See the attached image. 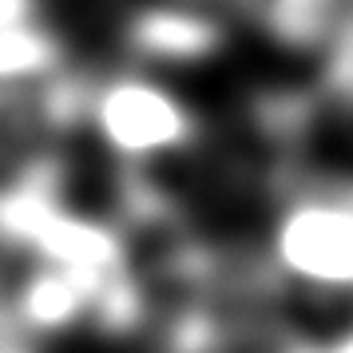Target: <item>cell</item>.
Instances as JSON below:
<instances>
[{
  "instance_id": "obj_9",
  "label": "cell",
  "mask_w": 353,
  "mask_h": 353,
  "mask_svg": "<svg viewBox=\"0 0 353 353\" xmlns=\"http://www.w3.org/2000/svg\"><path fill=\"white\" fill-rule=\"evenodd\" d=\"M187 4H203V8L223 12V17H226V8H254V0H187Z\"/></svg>"
},
{
  "instance_id": "obj_2",
  "label": "cell",
  "mask_w": 353,
  "mask_h": 353,
  "mask_svg": "<svg viewBox=\"0 0 353 353\" xmlns=\"http://www.w3.org/2000/svg\"><path fill=\"white\" fill-rule=\"evenodd\" d=\"M80 131L119 167L151 171L155 163L187 155L203 135V119L191 99L147 68H123L88 76Z\"/></svg>"
},
{
  "instance_id": "obj_5",
  "label": "cell",
  "mask_w": 353,
  "mask_h": 353,
  "mask_svg": "<svg viewBox=\"0 0 353 353\" xmlns=\"http://www.w3.org/2000/svg\"><path fill=\"white\" fill-rule=\"evenodd\" d=\"M68 68V48L40 17L0 24V88H32Z\"/></svg>"
},
{
  "instance_id": "obj_7",
  "label": "cell",
  "mask_w": 353,
  "mask_h": 353,
  "mask_svg": "<svg viewBox=\"0 0 353 353\" xmlns=\"http://www.w3.org/2000/svg\"><path fill=\"white\" fill-rule=\"evenodd\" d=\"M266 353H321V345L310 337H286V341H274Z\"/></svg>"
},
{
  "instance_id": "obj_8",
  "label": "cell",
  "mask_w": 353,
  "mask_h": 353,
  "mask_svg": "<svg viewBox=\"0 0 353 353\" xmlns=\"http://www.w3.org/2000/svg\"><path fill=\"white\" fill-rule=\"evenodd\" d=\"M321 353H353V321L345 325V330H337L334 341H318Z\"/></svg>"
},
{
  "instance_id": "obj_1",
  "label": "cell",
  "mask_w": 353,
  "mask_h": 353,
  "mask_svg": "<svg viewBox=\"0 0 353 353\" xmlns=\"http://www.w3.org/2000/svg\"><path fill=\"white\" fill-rule=\"evenodd\" d=\"M262 266L278 290L353 298V179H302L266 230Z\"/></svg>"
},
{
  "instance_id": "obj_3",
  "label": "cell",
  "mask_w": 353,
  "mask_h": 353,
  "mask_svg": "<svg viewBox=\"0 0 353 353\" xmlns=\"http://www.w3.org/2000/svg\"><path fill=\"white\" fill-rule=\"evenodd\" d=\"M123 48L139 68H194L226 48V17L187 0H147L123 20Z\"/></svg>"
},
{
  "instance_id": "obj_4",
  "label": "cell",
  "mask_w": 353,
  "mask_h": 353,
  "mask_svg": "<svg viewBox=\"0 0 353 353\" xmlns=\"http://www.w3.org/2000/svg\"><path fill=\"white\" fill-rule=\"evenodd\" d=\"M258 24L286 48L325 52L350 20L353 0H254Z\"/></svg>"
},
{
  "instance_id": "obj_6",
  "label": "cell",
  "mask_w": 353,
  "mask_h": 353,
  "mask_svg": "<svg viewBox=\"0 0 353 353\" xmlns=\"http://www.w3.org/2000/svg\"><path fill=\"white\" fill-rule=\"evenodd\" d=\"M325 80L334 88V96L345 108H353V12L334 36V44L325 48Z\"/></svg>"
}]
</instances>
